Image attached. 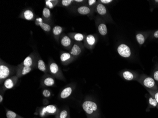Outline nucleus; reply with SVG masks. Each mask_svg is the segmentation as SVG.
<instances>
[{"mask_svg":"<svg viewBox=\"0 0 158 118\" xmlns=\"http://www.w3.org/2000/svg\"><path fill=\"white\" fill-rule=\"evenodd\" d=\"M139 82L144 85L147 90H158V87L156 83V82L151 77L142 75L140 77L139 79Z\"/></svg>","mask_w":158,"mask_h":118,"instance_id":"obj_1","label":"nucleus"},{"mask_svg":"<svg viewBox=\"0 0 158 118\" xmlns=\"http://www.w3.org/2000/svg\"><path fill=\"white\" fill-rule=\"evenodd\" d=\"M85 112L89 117H94L98 112V106L95 102L91 101H85L82 105Z\"/></svg>","mask_w":158,"mask_h":118,"instance_id":"obj_2","label":"nucleus"},{"mask_svg":"<svg viewBox=\"0 0 158 118\" xmlns=\"http://www.w3.org/2000/svg\"><path fill=\"white\" fill-rule=\"evenodd\" d=\"M117 52L119 55L124 58H128L131 55L130 47L126 44H120L117 48Z\"/></svg>","mask_w":158,"mask_h":118,"instance_id":"obj_3","label":"nucleus"},{"mask_svg":"<svg viewBox=\"0 0 158 118\" xmlns=\"http://www.w3.org/2000/svg\"><path fill=\"white\" fill-rule=\"evenodd\" d=\"M57 111V108L53 105H49L42 109L40 113V116H44L46 114H53L56 113Z\"/></svg>","mask_w":158,"mask_h":118,"instance_id":"obj_4","label":"nucleus"},{"mask_svg":"<svg viewBox=\"0 0 158 118\" xmlns=\"http://www.w3.org/2000/svg\"><path fill=\"white\" fill-rule=\"evenodd\" d=\"M10 74L9 69L4 65H0V79L3 80L7 79Z\"/></svg>","mask_w":158,"mask_h":118,"instance_id":"obj_5","label":"nucleus"},{"mask_svg":"<svg viewBox=\"0 0 158 118\" xmlns=\"http://www.w3.org/2000/svg\"><path fill=\"white\" fill-rule=\"evenodd\" d=\"M122 76L124 79L128 81L137 79V76L134 73L130 71H124L122 73Z\"/></svg>","mask_w":158,"mask_h":118,"instance_id":"obj_6","label":"nucleus"},{"mask_svg":"<svg viewBox=\"0 0 158 118\" xmlns=\"http://www.w3.org/2000/svg\"><path fill=\"white\" fill-rule=\"evenodd\" d=\"M73 92L72 88L71 87H66L61 93L60 97L62 99H66L69 97Z\"/></svg>","mask_w":158,"mask_h":118,"instance_id":"obj_7","label":"nucleus"},{"mask_svg":"<svg viewBox=\"0 0 158 118\" xmlns=\"http://www.w3.org/2000/svg\"><path fill=\"white\" fill-rule=\"evenodd\" d=\"M81 48L77 44H75L72 48L70 53L74 56H78L81 53Z\"/></svg>","mask_w":158,"mask_h":118,"instance_id":"obj_8","label":"nucleus"},{"mask_svg":"<svg viewBox=\"0 0 158 118\" xmlns=\"http://www.w3.org/2000/svg\"><path fill=\"white\" fill-rule=\"evenodd\" d=\"M15 83L14 81L11 79H7L4 82L5 87L7 89H10L14 87Z\"/></svg>","mask_w":158,"mask_h":118,"instance_id":"obj_9","label":"nucleus"},{"mask_svg":"<svg viewBox=\"0 0 158 118\" xmlns=\"http://www.w3.org/2000/svg\"><path fill=\"white\" fill-rule=\"evenodd\" d=\"M77 11L78 13L81 15H87L89 13L90 10V9L87 6H81L78 8Z\"/></svg>","mask_w":158,"mask_h":118,"instance_id":"obj_10","label":"nucleus"},{"mask_svg":"<svg viewBox=\"0 0 158 118\" xmlns=\"http://www.w3.org/2000/svg\"><path fill=\"white\" fill-rule=\"evenodd\" d=\"M98 32L102 36H105L107 32V26L105 24H100L98 27Z\"/></svg>","mask_w":158,"mask_h":118,"instance_id":"obj_11","label":"nucleus"},{"mask_svg":"<svg viewBox=\"0 0 158 118\" xmlns=\"http://www.w3.org/2000/svg\"><path fill=\"white\" fill-rule=\"evenodd\" d=\"M61 44L64 47H68L71 43V40L68 36H65L61 40Z\"/></svg>","mask_w":158,"mask_h":118,"instance_id":"obj_12","label":"nucleus"},{"mask_svg":"<svg viewBox=\"0 0 158 118\" xmlns=\"http://www.w3.org/2000/svg\"><path fill=\"white\" fill-rule=\"evenodd\" d=\"M97 10L98 13L101 15H104L106 13L107 9L104 5L98 4L97 6Z\"/></svg>","mask_w":158,"mask_h":118,"instance_id":"obj_13","label":"nucleus"},{"mask_svg":"<svg viewBox=\"0 0 158 118\" xmlns=\"http://www.w3.org/2000/svg\"><path fill=\"white\" fill-rule=\"evenodd\" d=\"M49 69H50V72L52 74H56L59 71L58 66L55 62L52 63L49 67Z\"/></svg>","mask_w":158,"mask_h":118,"instance_id":"obj_14","label":"nucleus"},{"mask_svg":"<svg viewBox=\"0 0 158 118\" xmlns=\"http://www.w3.org/2000/svg\"><path fill=\"white\" fill-rule=\"evenodd\" d=\"M136 40H137V42L140 45L143 44L145 42V37L142 34H141V33L137 34L136 35Z\"/></svg>","mask_w":158,"mask_h":118,"instance_id":"obj_15","label":"nucleus"},{"mask_svg":"<svg viewBox=\"0 0 158 118\" xmlns=\"http://www.w3.org/2000/svg\"><path fill=\"white\" fill-rule=\"evenodd\" d=\"M24 16L25 18L28 20H31L34 17L32 11L30 10H26L24 13Z\"/></svg>","mask_w":158,"mask_h":118,"instance_id":"obj_16","label":"nucleus"},{"mask_svg":"<svg viewBox=\"0 0 158 118\" xmlns=\"http://www.w3.org/2000/svg\"><path fill=\"white\" fill-rule=\"evenodd\" d=\"M44 85L47 86H51L52 85H54L55 84V80L54 79L50 78V77H48L44 81Z\"/></svg>","mask_w":158,"mask_h":118,"instance_id":"obj_17","label":"nucleus"},{"mask_svg":"<svg viewBox=\"0 0 158 118\" xmlns=\"http://www.w3.org/2000/svg\"><path fill=\"white\" fill-rule=\"evenodd\" d=\"M37 67H38V69L40 71H42L43 72H45L46 71V67L45 62L42 60H39L38 61Z\"/></svg>","mask_w":158,"mask_h":118,"instance_id":"obj_18","label":"nucleus"},{"mask_svg":"<svg viewBox=\"0 0 158 118\" xmlns=\"http://www.w3.org/2000/svg\"><path fill=\"white\" fill-rule=\"evenodd\" d=\"M149 105L152 108L156 107L158 108V105L157 102L156 100L154 99L153 96H151L149 97Z\"/></svg>","mask_w":158,"mask_h":118,"instance_id":"obj_19","label":"nucleus"},{"mask_svg":"<svg viewBox=\"0 0 158 118\" xmlns=\"http://www.w3.org/2000/svg\"><path fill=\"white\" fill-rule=\"evenodd\" d=\"M38 25L41 27L42 29H43L45 31L49 32L51 30V27L48 24H47L45 23H43L42 22L40 21L38 23Z\"/></svg>","mask_w":158,"mask_h":118,"instance_id":"obj_20","label":"nucleus"},{"mask_svg":"<svg viewBox=\"0 0 158 118\" xmlns=\"http://www.w3.org/2000/svg\"><path fill=\"white\" fill-rule=\"evenodd\" d=\"M86 40L89 45H93L95 42V38L93 35H89L86 38Z\"/></svg>","mask_w":158,"mask_h":118,"instance_id":"obj_21","label":"nucleus"},{"mask_svg":"<svg viewBox=\"0 0 158 118\" xmlns=\"http://www.w3.org/2000/svg\"><path fill=\"white\" fill-rule=\"evenodd\" d=\"M58 0H47L46 1V4L47 6H48L49 8H53L54 6H55L58 2Z\"/></svg>","mask_w":158,"mask_h":118,"instance_id":"obj_22","label":"nucleus"},{"mask_svg":"<svg viewBox=\"0 0 158 118\" xmlns=\"http://www.w3.org/2000/svg\"><path fill=\"white\" fill-rule=\"evenodd\" d=\"M23 65L24 66L30 67L32 65V60L30 56L26 57L23 61Z\"/></svg>","mask_w":158,"mask_h":118,"instance_id":"obj_23","label":"nucleus"},{"mask_svg":"<svg viewBox=\"0 0 158 118\" xmlns=\"http://www.w3.org/2000/svg\"><path fill=\"white\" fill-rule=\"evenodd\" d=\"M71 54L67 52H65L61 54L60 56L61 61L63 62L69 60L71 58Z\"/></svg>","mask_w":158,"mask_h":118,"instance_id":"obj_24","label":"nucleus"},{"mask_svg":"<svg viewBox=\"0 0 158 118\" xmlns=\"http://www.w3.org/2000/svg\"><path fill=\"white\" fill-rule=\"evenodd\" d=\"M62 30H63V29L61 27L59 26H56L53 28V33L55 35L58 36L62 33Z\"/></svg>","mask_w":158,"mask_h":118,"instance_id":"obj_25","label":"nucleus"},{"mask_svg":"<svg viewBox=\"0 0 158 118\" xmlns=\"http://www.w3.org/2000/svg\"><path fill=\"white\" fill-rule=\"evenodd\" d=\"M6 116L7 118H17L19 116L12 111H8L6 112Z\"/></svg>","mask_w":158,"mask_h":118,"instance_id":"obj_26","label":"nucleus"},{"mask_svg":"<svg viewBox=\"0 0 158 118\" xmlns=\"http://www.w3.org/2000/svg\"><path fill=\"white\" fill-rule=\"evenodd\" d=\"M147 91L149 92L150 94L151 95V96H153L154 98L156 100L158 105V90H155V91L147 90Z\"/></svg>","mask_w":158,"mask_h":118,"instance_id":"obj_27","label":"nucleus"},{"mask_svg":"<svg viewBox=\"0 0 158 118\" xmlns=\"http://www.w3.org/2000/svg\"><path fill=\"white\" fill-rule=\"evenodd\" d=\"M32 69L30 67H27V66H24L22 70L21 71V75L22 76L25 75L27 74L28 73H29Z\"/></svg>","mask_w":158,"mask_h":118,"instance_id":"obj_28","label":"nucleus"},{"mask_svg":"<svg viewBox=\"0 0 158 118\" xmlns=\"http://www.w3.org/2000/svg\"><path fill=\"white\" fill-rule=\"evenodd\" d=\"M74 38L77 41H81L83 40V35L80 33H77L75 35Z\"/></svg>","mask_w":158,"mask_h":118,"instance_id":"obj_29","label":"nucleus"},{"mask_svg":"<svg viewBox=\"0 0 158 118\" xmlns=\"http://www.w3.org/2000/svg\"><path fill=\"white\" fill-rule=\"evenodd\" d=\"M43 15L46 18L50 17L51 15L50 10L47 8H44L43 10Z\"/></svg>","mask_w":158,"mask_h":118,"instance_id":"obj_30","label":"nucleus"},{"mask_svg":"<svg viewBox=\"0 0 158 118\" xmlns=\"http://www.w3.org/2000/svg\"><path fill=\"white\" fill-rule=\"evenodd\" d=\"M68 115V112L66 110H63L60 113L59 115V118H67Z\"/></svg>","mask_w":158,"mask_h":118,"instance_id":"obj_31","label":"nucleus"},{"mask_svg":"<svg viewBox=\"0 0 158 118\" xmlns=\"http://www.w3.org/2000/svg\"><path fill=\"white\" fill-rule=\"evenodd\" d=\"M43 95L45 97H49L51 95V92L48 90H44L43 91Z\"/></svg>","mask_w":158,"mask_h":118,"instance_id":"obj_32","label":"nucleus"},{"mask_svg":"<svg viewBox=\"0 0 158 118\" xmlns=\"http://www.w3.org/2000/svg\"><path fill=\"white\" fill-rule=\"evenodd\" d=\"M72 0H63L62 1V3L63 6H68L72 2Z\"/></svg>","mask_w":158,"mask_h":118,"instance_id":"obj_33","label":"nucleus"},{"mask_svg":"<svg viewBox=\"0 0 158 118\" xmlns=\"http://www.w3.org/2000/svg\"><path fill=\"white\" fill-rule=\"evenodd\" d=\"M154 79L158 83V69L154 72Z\"/></svg>","mask_w":158,"mask_h":118,"instance_id":"obj_34","label":"nucleus"},{"mask_svg":"<svg viewBox=\"0 0 158 118\" xmlns=\"http://www.w3.org/2000/svg\"><path fill=\"white\" fill-rule=\"evenodd\" d=\"M100 1L104 4H108L111 2L112 1H113V0H101Z\"/></svg>","mask_w":158,"mask_h":118,"instance_id":"obj_35","label":"nucleus"},{"mask_svg":"<svg viewBox=\"0 0 158 118\" xmlns=\"http://www.w3.org/2000/svg\"><path fill=\"white\" fill-rule=\"evenodd\" d=\"M96 2V0H89L88 1V5L89 6H91L94 4H95Z\"/></svg>","mask_w":158,"mask_h":118,"instance_id":"obj_36","label":"nucleus"},{"mask_svg":"<svg viewBox=\"0 0 158 118\" xmlns=\"http://www.w3.org/2000/svg\"><path fill=\"white\" fill-rule=\"evenodd\" d=\"M154 37L156 38H158V30L155 31L154 34Z\"/></svg>","mask_w":158,"mask_h":118,"instance_id":"obj_37","label":"nucleus"},{"mask_svg":"<svg viewBox=\"0 0 158 118\" xmlns=\"http://www.w3.org/2000/svg\"><path fill=\"white\" fill-rule=\"evenodd\" d=\"M3 101V97L1 95H0V103H1Z\"/></svg>","mask_w":158,"mask_h":118,"instance_id":"obj_38","label":"nucleus"},{"mask_svg":"<svg viewBox=\"0 0 158 118\" xmlns=\"http://www.w3.org/2000/svg\"><path fill=\"white\" fill-rule=\"evenodd\" d=\"M75 1H76V2H82L83 1L82 0H75Z\"/></svg>","mask_w":158,"mask_h":118,"instance_id":"obj_39","label":"nucleus"},{"mask_svg":"<svg viewBox=\"0 0 158 118\" xmlns=\"http://www.w3.org/2000/svg\"><path fill=\"white\" fill-rule=\"evenodd\" d=\"M155 1L156 2H158V0H155Z\"/></svg>","mask_w":158,"mask_h":118,"instance_id":"obj_40","label":"nucleus"}]
</instances>
